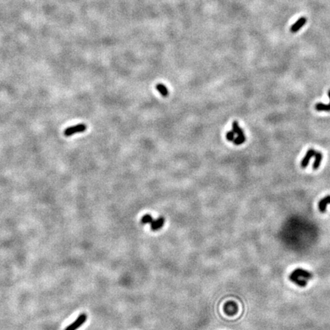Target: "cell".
<instances>
[{
    "label": "cell",
    "mask_w": 330,
    "mask_h": 330,
    "mask_svg": "<svg viewBox=\"0 0 330 330\" xmlns=\"http://www.w3.org/2000/svg\"><path fill=\"white\" fill-rule=\"evenodd\" d=\"M313 277V274L308 270L303 268H297L290 273V280L293 283L301 287L307 286V281Z\"/></svg>",
    "instance_id": "cell-1"
},
{
    "label": "cell",
    "mask_w": 330,
    "mask_h": 330,
    "mask_svg": "<svg viewBox=\"0 0 330 330\" xmlns=\"http://www.w3.org/2000/svg\"><path fill=\"white\" fill-rule=\"evenodd\" d=\"M142 223L147 224L151 223V228L153 231H157L163 227L164 223V218L163 217H159L157 219H154L151 215L149 214H146L142 218Z\"/></svg>",
    "instance_id": "cell-2"
},
{
    "label": "cell",
    "mask_w": 330,
    "mask_h": 330,
    "mask_svg": "<svg viewBox=\"0 0 330 330\" xmlns=\"http://www.w3.org/2000/svg\"><path fill=\"white\" fill-rule=\"evenodd\" d=\"M87 127L85 124H78V125H73V126H70L69 128H66L64 132H63V134L66 137H70L76 133L84 132L87 130Z\"/></svg>",
    "instance_id": "cell-3"
},
{
    "label": "cell",
    "mask_w": 330,
    "mask_h": 330,
    "mask_svg": "<svg viewBox=\"0 0 330 330\" xmlns=\"http://www.w3.org/2000/svg\"><path fill=\"white\" fill-rule=\"evenodd\" d=\"M87 315L85 313H82L77 318V319L74 321V322H72L71 324L68 325L67 328H65V330H77V328H80V326L83 325V324L87 321Z\"/></svg>",
    "instance_id": "cell-4"
},
{
    "label": "cell",
    "mask_w": 330,
    "mask_h": 330,
    "mask_svg": "<svg viewBox=\"0 0 330 330\" xmlns=\"http://www.w3.org/2000/svg\"><path fill=\"white\" fill-rule=\"evenodd\" d=\"M307 19L306 17H301V18H299L298 20L293 24L291 26V28H290L291 33H296V32H298L300 29H301L304 27V25L307 23Z\"/></svg>",
    "instance_id": "cell-5"
},
{
    "label": "cell",
    "mask_w": 330,
    "mask_h": 330,
    "mask_svg": "<svg viewBox=\"0 0 330 330\" xmlns=\"http://www.w3.org/2000/svg\"><path fill=\"white\" fill-rule=\"evenodd\" d=\"M224 310H225V313L228 314V315H235V313H237V311H238V306L234 302H228L227 304H225V307H224Z\"/></svg>",
    "instance_id": "cell-6"
},
{
    "label": "cell",
    "mask_w": 330,
    "mask_h": 330,
    "mask_svg": "<svg viewBox=\"0 0 330 330\" xmlns=\"http://www.w3.org/2000/svg\"><path fill=\"white\" fill-rule=\"evenodd\" d=\"M316 151L314 149H310V150L307 151V152L306 153V155L304 156V157L303 158L301 161V167L302 168H306V167L308 166V163L310 162V159L313 157H314L316 154Z\"/></svg>",
    "instance_id": "cell-7"
},
{
    "label": "cell",
    "mask_w": 330,
    "mask_h": 330,
    "mask_svg": "<svg viewBox=\"0 0 330 330\" xmlns=\"http://www.w3.org/2000/svg\"><path fill=\"white\" fill-rule=\"evenodd\" d=\"M328 204H330V195L322 198L319 203V209L320 212H325L326 211V206Z\"/></svg>",
    "instance_id": "cell-8"
},
{
    "label": "cell",
    "mask_w": 330,
    "mask_h": 330,
    "mask_svg": "<svg viewBox=\"0 0 330 330\" xmlns=\"http://www.w3.org/2000/svg\"><path fill=\"white\" fill-rule=\"evenodd\" d=\"M328 96L330 99V90L328 91ZM315 108L317 111H325V112H330V102L328 104H324L322 102H318L316 104Z\"/></svg>",
    "instance_id": "cell-9"
},
{
    "label": "cell",
    "mask_w": 330,
    "mask_h": 330,
    "mask_svg": "<svg viewBox=\"0 0 330 330\" xmlns=\"http://www.w3.org/2000/svg\"><path fill=\"white\" fill-rule=\"evenodd\" d=\"M232 131L234 132V133L236 134L238 137H244L245 136V134H244L243 130H242L241 127L238 125V122L237 121H234L232 122Z\"/></svg>",
    "instance_id": "cell-10"
},
{
    "label": "cell",
    "mask_w": 330,
    "mask_h": 330,
    "mask_svg": "<svg viewBox=\"0 0 330 330\" xmlns=\"http://www.w3.org/2000/svg\"><path fill=\"white\" fill-rule=\"evenodd\" d=\"M314 157H315V161H314L313 165V170H317L319 167L320 163H321V161H322V154H321V152L316 151Z\"/></svg>",
    "instance_id": "cell-11"
},
{
    "label": "cell",
    "mask_w": 330,
    "mask_h": 330,
    "mask_svg": "<svg viewBox=\"0 0 330 330\" xmlns=\"http://www.w3.org/2000/svg\"><path fill=\"white\" fill-rule=\"evenodd\" d=\"M156 89H157V91L160 93V95L163 96H167L168 95L169 93L168 90H167V87H165L163 84H157V85H156Z\"/></svg>",
    "instance_id": "cell-12"
},
{
    "label": "cell",
    "mask_w": 330,
    "mask_h": 330,
    "mask_svg": "<svg viewBox=\"0 0 330 330\" xmlns=\"http://www.w3.org/2000/svg\"><path fill=\"white\" fill-rule=\"evenodd\" d=\"M245 140H246V138H245V136L244 137H238L237 136V138H235V139L233 140V143L235 144V145H242V144H243L244 142H245Z\"/></svg>",
    "instance_id": "cell-13"
},
{
    "label": "cell",
    "mask_w": 330,
    "mask_h": 330,
    "mask_svg": "<svg viewBox=\"0 0 330 330\" xmlns=\"http://www.w3.org/2000/svg\"><path fill=\"white\" fill-rule=\"evenodd\" d=\"M235 135L233 131H230V132H228L226 134V139L227 140L229 141V142H233V140L235 139Z\"/></svg>",
    "instance_id": "cell-14"
}]
</instances>
